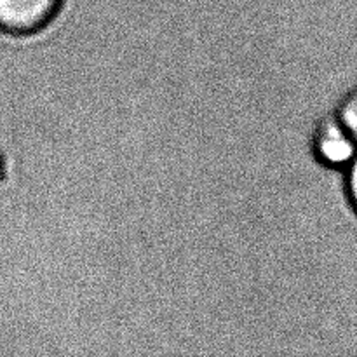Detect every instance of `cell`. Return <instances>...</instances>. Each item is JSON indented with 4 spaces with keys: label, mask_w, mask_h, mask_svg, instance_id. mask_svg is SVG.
<instances>
[{
    "label": "cell",
    "mask_w": 357,
    "mask_h": 357,
    "mask_svg": "<svg viewBox=\"0 0 357 357\" xmlns=\"http://www.w3.org/2000/svg\"><path fill=\"white\" fill-rule=\"evenodd\" d=\"M63 0H0V33L28 37L44 30L59 13Z\"/></svg>",
    "instance_id": "1"
},
{
    "label": "cell",
    "mask_w": 357,
    "mask_h": 357,
    "mask_svg": "<svg viewBox=\"0 0 357 357\" xmlns=\"http://www.w3.org/2000/svg\"><path fill=\"white\" fill-rule=\"evenodd\" d=\"M312 152L317 162L326 169L344 173L357 153V143L351 138L335 114L317 122L312 132Z\"/></svg>",
    "instance_id": "2"
},
{
    "label": "cell",
    "mask_w": 357,
    "mask_h": 357,
    "mask_svg": "<svg viewBox=\"0 0 357 357\" xmlns=\"http://www.w3.org/2000/svg\"><path fill=\"white\" fill-rule=\"evenodd\" d=\"M344 195L349 209L357 220V153L344 169Z\"/></svg>",
    "instance_id": "4"
},
{
    "label": "cell",
    "mask_w": 357,
    "mask_h": 357,
    "mask_svg": "<svg viewBox=\"0 0 357 357\" xmlns=\"http://www.w3.org/2000/svg\"><path fill=\"white\" fill-rule=\"evenodd\" d=\"M333 114L357 143V84L340 98Z\"/></svg>",
    "instance_id": "3"
}]
</instances>
